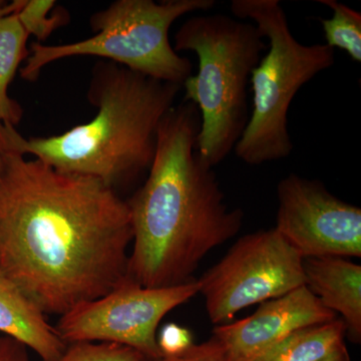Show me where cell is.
<instances>
[{
  "label": "cell",
  "mask_w": 361,
  "mask_h": 361,
  "mask_svg": "<svg viewBox=\"0 0 361 361\" xmlns=\"http://www.w3.org/2000/svg\"><path fill=\"white\" fill-rule=\"evenodd\" d=\"M132 242L129 207L113 188L0 147V273L45 315L122 284Z\"/></svg>",
  "instance_id": "obj_1"
},
{
  "label": "cell",
  "mask_w": 361,
  "mask_h": 361,
  "mask_svg": "<svg viewBox=\"0 0 361 361\" xmlns=\"http://www.w3.org/2000/svg\"><path fill=\"white\" fill-rule=\"evenodd\" d=\"M201 127L191 102L173 106L159 126L146 180L127 201L133 227L128 278L148 288L195 280L209 252L238 234L244 213L229 208L213 168L197 153Z\"/></svg>",
  "instance_id": "obj_2"
},
{
  "label": "cell",
  "mask_w": 361,
  "mask_h": 361,
  "mask_svg": "<svg viewBox=\"0 0 361 361\" xmlns=\"http://www.w3.org/2000/svg\"><path fill=\"white\" fill-rule=\"evenodd\" d=\"M182 89L102 59L92 68L87 90V101L97 110L90 122L63 134L27 139L13 126L0 123V147L116 190L148 175L159 126Z\"/></svg>",
  "instance_id": "obj_3"
},
{
  "label": "cell",
  "mask_w": 361,
  "mask_h": 361,
  "mask_svg": "<svg viewBox=\"0 0 361 361\" xmlns=\"http://www.w3.org/2000/svg\"><path fill=\"white\" fill-rule=\"evenodd\" d=\"M263 39L254 23L218 13L189 18L176 32L175 51L198 56V71L183 89L200 113L196 149L210 167L229 156L246 129L247 85L267 49Z\"/></svg>",
  "instance_id": "obj_4"
},
{
  "label": "cell",
  "mask_w": 361,
  "mask_h": 361,
  "mask_svg": "<svg viewBox=\"0 0 361 361\" xmlns=\"http://www.w3.org/2000/svg\"><path fill=\"white\" fill-rule=\"evenodd\" d=\"M233 14L252 20L269 47L252 71V113L234 151L247 165L260 166L290 156L288 111L297 92L336 63L326 44H303L292 35L278 0H233Z\"/></svg>",
  "instance_id": "obj_5"
},
{
  "label": "cell",
  "mask_w": 361,
  "mask_h": 361,
  "mask_svg": "<svg viewBox=\"0 0 361 361\" xmlns=\"http://www.w3.org/2000/svg\"><path fill=\"white\" fill-rule=\"evenodd\" d=\"M215 0H116L90 16L96 35L63 44L33 42L20 68L21 78L35 82L51 63L73 56H97L161 82L183 85L191 77L193 63L180 56L169 39L178 18L208 11Z\"/></svg>",
  "instance_id": "obj_6"
},
{
  "label": "cell",
  "mask_w": 361,
  "mask_h": 361,
  "mask_svg": "<svg viewBox=\"0 0 361 361\" xmlns=\"http://www.w3.org/2000/svg\"><path fill=\"white\" fill-rule=\"evenodd\" d=\"M214 324L304 285L303 258L275 228L241 237L198 279Z\"/></svg>",
  "instance_id": "obj_7"
},
{
  "label": "cell",
  "mask_w": 361,
  "mask_h": 361,
  "mask_svg": "<svg viewBox=\"0 0 361 361\" xmlns=\"http://www.w3.org/2000/svg\"><path fill=\"white\" fill-rule=\"evenodd\" d=\"M199 294L198 280L166 288H148L129 278L106 295L61 315L56 329L66 344L111 342L129 346L148 360L161 357L157 330L171 311Z\"/></svg>",
  "instance_id": "obj_8"
},
{
  "label": "cell",
  "mask_w": 361,
  "mask_h": 361,
  "mask_svg": "<svg viewBox=\"0 0 361 361\" xmlns=\"http://www.w3.org/2000/svg\"><path fill=\"white\" fill-rule=\"evenodd\" d=\"M277 198L274 228L301 257H360V207L293 173L278 183Z\"/></svg>",
  "instance_id": "obj_9"
},
{
  "label": "cell",
  "mask_w": 361,
  "mask_h": 361,
  "mask_svg": "<svg viewBox=\"0 0 361 361\" xmlns=\"http://www.w3.org/2000/svg\"><path fill=\"white\" fill-rule=\"evenodd\" d=\"M338 318L305 285L261 303L253 314L213 329L226 361H252L292 332Z\"/></svg>",
  "instance_id": "obj_10"
},
{
  "label": "cell",
  "mask_w": 361,
  "mask_h": 361,
  "mask_svg": "<svg viewBox=\"0 0 361 361\" xmlns=\"http://www.w3.org/2000/svg\"><path fill=\"white\" fill-rule=\"evenodd\" d=\"M304 285L327 310L341 315L346 334L361 341V267L346 258L303 259Z\"/></svg>",
  "instance_id": "obj_11"
},
{
  "label": "cell",
  "mask_w": 361,
  "mask_h": 361,
  "mask_svg": "<svg viewBox=\"0 0 361 361\" xmlns=\"http://www.w3.org/2000/svg\"><path fill=\"white\" fill-rule=\"evenodd\" d=\"M0 332L25 344L42 361H59L68 346L47 315L1 273Z\"/></svg>",
  "instance_id": "obj_12"
},
{
  "label": "cell",
  "mask_w": 361,
  "mask_h": 361,
  "mask_svg": "<svg viewBox=\"0 0 361 361\" xmlns=\"http://www.w3.org/2000/svg\"><path fill=\"white\" fill-rule=\"evenodd\" d=\"M345 323L341 318L310 325L292 332L252 361H322L345 345Z\"/></svg>",
  "instance_id": "obj_13"
},
{
  "label": "cell",
  "mask_w": 361,
  "mask_h": 361,
  "mask_svg": "<svg viewBox=\"0 0 361 361\" xmlns=\"http://www.w3.org/2000/svg\"><path fill=\"white\" fill-rule=\"evenodd\" d=\"M30 37L16 14L0 16V123L18 127L23 106L9 97L8 89L21 63L30 56Z\"/></svg>",
  "instance_id": "obj_14"
},
{
  "label": "cell",
  "mask_w": 361,
  "mask_h": 361,
  "mask_svg": "<svg viewBox=\"0 0 361 361\" xmlns=\"http://www.w3.org/2000/svg\"><path fill=\"white\" fill-rule=\"evenodd\" d=\"M329 7L330 18H319L326 44L342 49L356 63H361V13L336 0H318Z\"/></svg>",
  "instance_id": "obj_15"
},
{
  "label": "cell",
  "mask_w": 361,
  "mask_h": 361,
  "mask_svg": "<svg viewBox=\"0 0 361 361\" xmlns=\"http://www.w3.org/2000/svg\"><path fill=\"white\" fill-rule=\"evenodd\" d=\"M54 0H16L4 4L0 16L16 14L28 35L37 37L39 44L45 42L54 30L66 25L68 13L54 9Z\"/></svg>",
  "instance_id": "obj_16"
},
{
  "label": "cell",
  "mask_w": 361,
  "mask_h": 361,
  "mask_svg": "<svg viewBox=\"0 0 361 361\" xmlns=\"http://www.w3.org/2000/svg\"><path fill=\"white\" fill-rule=\"evenodd\" d=\"M135 349L111 342H75L68 344L59 361H147Z\"/></svg>",
  "instance_id": "obj_17"
},
{
  "label": "cell",
  "mask_w": 361,
  "mask_h": 361,
  "mask_svg": "<svg viewBox=\"0 0 361 361\" xmlns=\"http://www.w3.org/2000/svg\"><path fill=\"white\" fill-rule=\"evenodd\" d=\"M157 342L161 357L182 355L194 344L191 331L177 323L164 325L157 336Z\"/></svg>",
  "instance_id": "obj_18"
},
{
  "label": "cell",
  "mask_w": 361,
  "mask_h": 361,
  "mask_svg": "<svg viewBox=\"0 0 361 361\" xmlns=\"http://www.w3.org/2000/svg\"><path fill=\"white\" fill-rule=\"evenodd\" d=\"M147 361H226L220 344L214 337L200 344H193L182 355Z\"/></svg>",
  "instance_id": "obj_19"
},
{
  "label": "cell",
  "mask_w": 361,
  "mask_h": 361,
  "mask_svg": "<svg viewBox=\"0 0 361 361\" xmlns=\"http://www.w3.org/2000/svg\"><path fill=\"white\" fill-rule=\"evenodd\" d=\"M0 361H32L28 348L13 337L0 336Z\"/></svg>",
  "instance_id": "obj_20"
},
{
  "label": "cell",
  "mask_w": 361,
  "mask_h": 361,
  "mask_svg": "<svg viewBox=\"0 0 361 361\" xmlns=\"http://www.w3.org/2000/svg\"><path fill=\"white\" fill-rule=\"evenodd\" d=\"M322 361H351L350 355H349V353L348 350V348L346 345L342 346V348L337 349L336 353H332L329 356H327L326 358L322 360Z\"/></svg>",
  "instance_id": "obj_21"
},
{
  "label": "cell",
  "mask_w": 361,
  "mask_h": 361,
  "mask_svg": "<svg viewBox=\"0 0 361 361\" xmlns=\"http://www.w3.org/2000/svg\"><path fill=\"white\" fill-rule=\"evenodd\" d=\"M6 4V1H1V0H0V11H1L2 7H4V4Z\"/></svg>",
  "instance_id": "obj_22"
}]
</instances>
